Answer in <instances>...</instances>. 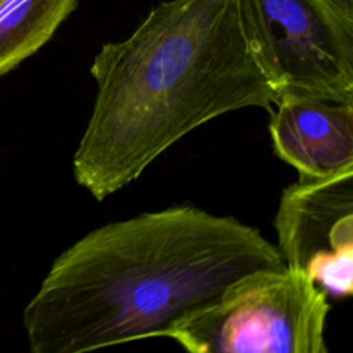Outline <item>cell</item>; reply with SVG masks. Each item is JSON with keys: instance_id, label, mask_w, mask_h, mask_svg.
Instances as JSON below:
<instances>
[{"instance_id": "cell-1", "label": "cell", "mask_w": 353, "mask_h": 353, "mask_svg": "<svg viewBox=\"0 0 353 353\" xmlns=\"http://www.w3.org/2000/svg\"><path fill=\"white\" fill-rule=\"evenodd\" d=\"M284 268L256 228L193 205L99 226L51 265L23 310L33 353L167 336L232 284Z\"/></svg>"}, {"instance_id": "cell-2", "label": "cell", "mask_w": 353, "mask_h": 353, "mask_svg": "<svg viewBox=\"0 0 353 353\" xmlns=\"http://www.w3.org/2000/svg\"><path fill=\"white\" fill-rule=\"evenodd\" d=\"M92 112L73 156L97 200L123 189L201 124L279 97L250 51L234 0H170L91 65Z\"/></svg>"}, {"instance_id": "cell-3", "label": "cell", "mask_w": 353, "mask_h": 353, "mask_svg": "<svg viewBox=\"0 0 353 353\" xmlns=\"http://www.w3.org/2000/svg\"><path fill=\"white\" fill-rule=\"evenodd\" d=\"M327 292L301 272H258L172 327L193 353H327Z\"/></svg>"}, {"instance_id": "cell-4", "label": "cell", "mask_w": 353, "mask_h": 353, "mask_svg": "<svg viewBox=\"0 0 353 353\" xmlns=\"http://www.w3.org/2000/svg\"><path fill=\"white\" fill-rule=\"evenodd\" d=\"M251 54L277 97L353 101V3L234 0Z\"/></svg>"}, {"instance_id": "cell-5", "label": "cell", "mask_w": 353, "mask_h": 353, "mask_svg": "<svg viewBox=\"0 0 353 353\" xmlns=\"http://www.w3.org/2000/svg\"><path fill=\"white\" fill-rule=\"evenodd\" d=\"M285 268L301 272L328 296L353 292V170L299 176L280 197L274 216Z\"/></svg>"}, {"instance_id": "cell-6", "label": "cell", "mask_w": 353, "mask_h": 353, "mask_svg": "<svg viewBox=\"0 0 353 353\" xmlns=\"http://www.w3.org/2000/svg\"><path fill=\"white\" fill-rule=\"evenodd\" d=\"M274 106L269 123L273 150L299 176L353 170V101L285 94Z\"/></svg>"}, {"instance_id": "cell-7", "label": "cell", "mask_w": 353, "mask_h": 353, "mask_svg": "<svg viewBox=\"0 0 353 353\" xmlns=\"http://www.w3.org/2000/svg\"><path fill=\"white\" fill-rule=\"evenodd\" d=\"M77 0H0V76L41 48Z\"/></svg>"}, {"instance_id": "cell-8", "label": "cell", "mask_w": 353, "mask_h": 353, "mask_svg": "<svg viewBox=\"0 0 353 353\" xmlns=\"http://www.w3.org/2000/svg\"><path fill=\"white\" fill-rule=\"evenodd\" d=\"M349 1H352V3H353V0H349Z\"/></svg>"}]
</instances>
